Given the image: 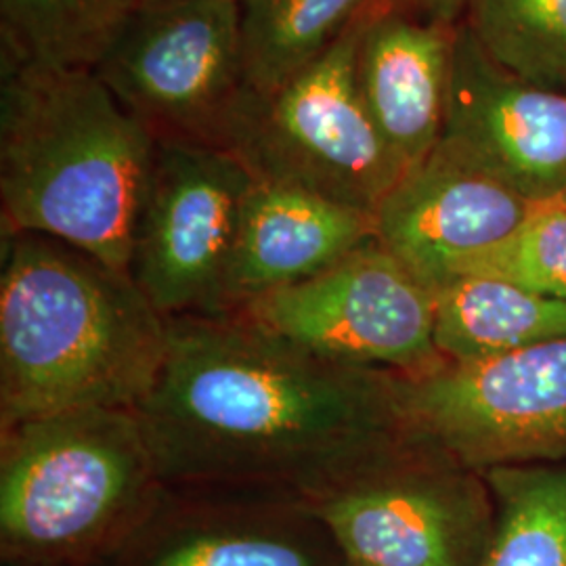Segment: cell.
I'll list each match as a JSON object with an SVG mask.
<instances>
[{
  "label": "cell",
  "instance_id": "16",
  "mask_svg": "<svg viewBox=\"0 0 566 566\" xmlns=\"http://www.w3.org/2000/svg\"><path fill=\"white\" fill-rule=\"evenodd\" d=\"M565 338L566 301L518 283L464 275L434 292V343L449 364L485 361Z\"/></svg>",
  "mask_w": 566,
  "mask_h": 566
},
{
  "label": "cell",
  "instance_id": "13",
  "mask_svg": "<svg viewBox=\"0 0 566 566\" xmlns=\"http://www.w3.org/2000/svg\"><path fill=\"white\" fill-rule=\"evenodd\" d=\"M535 208L449 143L407 170L376 210V240L432 292L504 242Z\"/></svg>",
  "mask_w": 566,
  "mask_h": 566
},
{
  "label": "cell",
  "instance_id": "18",
  "mask_svg": "<svg viewBox=\"0 0 566 566\" xmlns=\"http://www.w3.org/2000/svg\"><path fill=\"white\" fill-rule=\"evenodd\" d=\"M143 0H0L2 63L97 70Z\"/></svg>",
  "mask_w": 566,
  "mask_h": 566
},
{
  "label": "cell",
  "instance_id": "24",
  "mask_svg": "<svg viewBox=\"0 0 566 566\" xmlns=\"http://www.w3.org/2000/svg\"><path fill=\"white\" fill-rule=\"evenodd\" d=\"M560 200H563V202H566V191L565 193H563V196H560Z\"/></svg>",
  "mask_w": 566,
  "mask_h": 566
},
{
  "label": "cell",
  "instance_id": "21",
  "mask_svg": "<svg viewBox=\"0 0 566 566\" xmlns=\"http://www.w3.org/2000/svg\"><path fill=\"white\" fill-rule=\"evenodd\" d=\"M464 275L518 283L566 301V202L558 198L535 203L525 223L504 242L462 264L453 280Z\"/></svg>",
  "mask_w": 566,
  "mask_h": 566
},
{
  "label": "cell",
  "instance_id": "23",
  "mask_svg": "<svg viewBox=\"0 0 566 566\" xmlns=\"http://www.w3.org/2000/svg\"><path fill=\"white\" fill-rule=\"evenodd\" d=\"M143 2H163V0H143Z\"/></svg>",
  "mask_w": 566,
  "mask_h": 566
},
{
  "label": "cell",
  "instance_id": "19",
  "mask_svg": "<svg viewBox=\"0 0 566 566\" xmlns=\"http://www.w3.org/2000/svg\"><path fill=\"white\" fill-rule=\"evenodd\" d=\"M495 521L481 566H566V464L481 472Z\"/></svg>",
  "mask_w": 566,
  "mask_h": 566
},
{
  "label": "cell",
  "instance_id": "17",
  "mask_svg": "<svg viewBox=\"0 0 566 566\" xmlns=\"http://www.w3.org/2000/svg\"><path fill=\"white\" fill-rule=\"evenodd\" d=\"M382 0H240L245 93L266 99Z\"/></svg>",
  "mask_w": 566,
  "mask_h": 566
},
{
  "label": "cell",
  "instance_id": "15",
  "mask_svg": "<svg viewBox=\"0 0 566 566\" xmlns=\"http://www.w3.org/2000/svg\"><path fill=\"white\" fill-rule=\"evenodd\" d=\"M455 25L380 2L365 23L357 78L365 107L407 170L443 137Z\"/></svg>",
  "mask_w": 566,
  "mask_h": 566
},
{
  "label": "cell",
  "instance_id": "9",
  "mask_svg": "<svg viewBox=\"0 0 566 566\" xmlns=\"http://www.w3.org/2000/svg\"><path fill=\"white\" fill-rule=\"evenodd\" d=\"M254 181L229 149L158 139L128 273L166 322L227 313V273Z\"/></svg>",
  "mask_w": 566,
  "mask_h": 566
},
{
  "label": "cell",
  "instance_id": "12",
  "mask_svg": "<svg viewBox=\"0 0 566 566\" xmlns=\"http://www.w3.org/2000/svg\"><path fill=\"white\" fill-rule=\"evenodd\" d=\"M441 142L531 202L566 191V93L547 91L491 60L464 21L455 25Z\"/></svg>",
  "mask_w": 566,
  "mask_h": 566
},
{
  "label": "cell",
  "instance_id": "3",
  "mask_svg": "<svg viewBox=\"0 0 566 566\" xmlns=\"http://www.w3.org/2000/svg\"><path fill=\"white\" fill-rule=\"evenodd\" d=\"M156 149L95 70L2 63V235L57 238L128 273Z\"/></svg>",
  "mask_w": 566,
  "mask_h": 566
},
{
  "label": "cell",
  "instance_id": "11",
  "mask_svg": "<svg viewBox=\"0 0 566 566\" xmlns=\"http://www.w3.org/2000/svg\"><path fill=\"white\" fill-rule=\"evenodd\" d=\"M102 566H348L301 500L242 489L164 486Z\"/></svg>",
  "mask_w": 566,
  "mask_h": 566
},
{
  "label": "cell",
  "instance_id": "20",
  "mask_svg": "<svg viewBox=\"0 0 566 566\" xmlns=\"http://www.w3.org/2000/svg\"><path fill=\"white\" fill-rule=\"evenodd\" d=\"M464 23L507 72L566 93V0H470Z\"/></svg>",
  "mask_w": 566,
  "mask_h": 566
},
{
  "label": "cell",
  "instance_id": "14",
  "mask_svg": "<svg viewBox=\"0 0 566 566\" xmlns=\"http://www.w3.org/2000/svg\"><path fill=\"white\" fill-rule=\"evenodd\" d=\"M371 242L376 214L298 185L256 179L243 203L229 263L227 313L317 277Z\"/></svg>",
  "mask_w": 566,
  "mask_h": 566
},
{
  "label": "cell",
  "instance_id": "6",
  "mask_svg": "<svg viewBox=\"0 0 566 566\" xmlns=\"http://www.w3.org/2000/svg\"><path fill=\"white\" fill-rule=\"evenodd\" d=\"M301 502L348 566H481L495 521L481 472L411 439Z\"/></svg>",
  "mask_w": 566,
  "mask_h": 566
},
{
  "label": "cell",
  "instance_id": "1",
  "mask_svg": "<svg viewBox=\"0 0 566 566\" xmlns=\"http://www.w3.org/2000/svg\"><path fill=\"white\" fill-rule=\"evenodd\" d=\"M401 376L334 364L240 317L168 322L142 420L166 486L301 500L407 439Z\"/></svg>",
  "mask_w": 566,
  "mask_h": 566
},
{
  "label": "cell",
  "instance_id": "4",
  "mask_svg": "<svg viewBox=\"0 0 566 566\" xmlns=\"http://www.w3.org/2000/svg\"><path fill=\"white\" fill-rule=\"evenodd\" d=\"M164 486L135 409L0 428L2 566H102Z\"/></svg>",
  "mask_w": 566,
  "mask_h": 566
},
{
  "label": "cell",
  "instance_id": "5",
  "mask_svg": "<svg viewBox=\"0 0 566 566\" xmlns=\"http://www.w3.org/2000/svg\"><path fill=\"white\" fill-rule=\"evenodd\" d=\"M374 9L275 95L243 93L221 147L256 179L298 185L376 214L407 175L371 120L357 78L359 44Z\"/></svg>",
  "mask_w": 566,
  "mask_h": 566
},
{
  "label": "cell",
  "instance_id": "7",
  "mask_svg": "<svg viewBox=\"0 0 566 566\" xmlns=\"http://www.w3.org/2000/svg\"><path fill=\"white\" fill-rule=\"evenodd\" d=\"M407 439L468 470L566 464V338L405 378Z\"/></svg>",
  "mask_w": 566,
  "mask_h": 566
},
{
  "label": "cell",
  "instance_id": "8",
  "mask_svg": "<svg viewBox=\"0 0 566 566\" xmlns=\"http://www.w3.org/2000/svg\"><path fill=\"white\" fill-rule=\"evenodd\" d=\"M231 315L334 364L405 378L446 365L434 343V292L378 240Z\"/></svg>",
  "mask_w": 566,
  "mask_h": 566
},
{
  "label": "cell",
  "instance_id": "2",
  "mask_svg": "<svg viewBox=\"0 0 566 566\" xmlns=\"http://www.w3.org/2000/svg\"><path fill=\"white\" fill-rule=\"evenodd\" d=\"M168 322L130 273L41 233L2 235L0 428L78 409H137Z\"/></svg>",
  "mask_w": 566,
  "mask_h": 566
},
{
  "label": "cell",
  "instance_id": "10",
  "mask_svg": "<svg viewBox=\"0 0 566 566\" xmlns=\"http://www.w3.org/2000/svg\"><path fill=\"white\" fill-rule=\"evenodd\" d=\"M95 72L158 139L221 147L245 93L240 0L143 2Z\"/></svg>",
  "mask_w": 566,
  "mask_h": 566
},
{
  "label": "cell",
  "instance_id": "22",
  "mask_svg": "<svg viewBox=\"0 0 566 566\" xmlns=\"http://www.w3.org/2000/svg\"><path fill=\"white\" fill-rule=\"evenodd\" d=\"M395 7L426 21L458 25L470 0H390Z\"/></svg>",
  "mask_w": 566,
  "mask_h": 566
}]
</instances>
